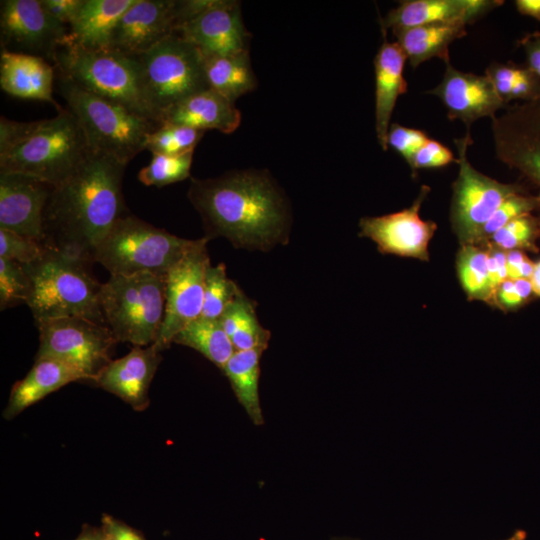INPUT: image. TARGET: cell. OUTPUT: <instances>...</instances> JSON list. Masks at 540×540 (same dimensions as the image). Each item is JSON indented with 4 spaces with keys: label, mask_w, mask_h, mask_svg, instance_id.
<instances>
[{
    "label": "cell",
    "mask_w": 540,
    "mask_h": 540,
    "mask_svg": "<svg viewBox=\"0 0 540 540\" xmlns=\"http://www.w3.org/2000/svg\"><path fill=\"white\" fill-rule=\"evenodd\" d=\"M188 198L202 218L208 239L224 237L237 248L262 251L288 239L289 207L267 171L192 178Z\"/></svg>",
    "instance_id": "1"
},
{
    "label": "cell",
    "mask_w": 540,
    "mask_h": 540,
    "mask_svg": "<svg viewBox=\"0 0 540 540\" xmlns=\"http://www.w3.org/2000/svg\"><path fill=\"white\" fill-rule=\"evenodd\" d=\"M125 167L91 152L74 174L54 187L44 210L45 245L93 263L99 242L129 213L122 193Z\"/></svg>",
    "instance_id": "2"
},
{
    "label": "cell",
    "mask_w": 540,
    "mask_h": 540,
    "mask_svg": "<svg viewBox=\"0 0 540 540\" xmlns=\"http://www.w3.org/2000/svg\"><path fill=\"white\" fill-rule=\"evenodd\" d=\"M90 261L47 246L42 257L23 265L32 288L27 303L35 323L68 317L106 324L101 304V284L90 270Z\"/></svg>",
    "instance_id": "3"
},
{
    "label": "cell",
    "mask_w": 540,
    "mask_h": 540,
    "mask_svg": "<svg viewBox=\"0 0 540 540\" xmlns=\"http://www.w3.org/2000/svg\"><path fill=\"white\" fill-rule=\"evenodd\" d=\"M91 152L76 117L64 109L53 118L30 122L27 133L0 152V173H21L56 187L74 174Z\"/></svg>",
    "instance_id": "4"
},
{
    "label": "cell",
    "mask_w": 540,
    "mask_h": 540,
    "mask_svg": "<svg viewBox=\"0 0 540 540\" xmlns=\"http://www.w3.org/2000/svg\"><path fill=\"white\" fill-rule=\"evenodd\" d=\"M56 85L79 122L90 150L124 165L145 150L147 135L160 125L81 88L57 72Z\"/></svg>",
    "instance_id": "5"
},
{
    "label": "cell",
    "mask_w": 540,
    "mask_h": 540,
    "mask_svg": "<svg viewBox=\"0 0 540 540\" xmlns=\"http://www.w3.org/2000/svg\"><path fill=\"white\" fill-rule=\"evenodd\" d=\"M53 66L81 88L158 122L144 98L135 57L112 49H88L66 38Z\"/></svg>",
    "instance_id": "6"
},
{
    "label": "cell",
    "mask_w": 540,
    "mask_h": 540,
    "mask_svg": "<svg viewBox=\"0 0 540 540\" xmlns=\"http://www.w3.org/2000/svg\"><path fill=\"white\" fill-rule=\"evenodd\" d=\"M199 242L170 234L128 213L97 245L93 262L110 275L150 272L164 275Z\"/></svg>",
    "instance_id": "7"
},
{
    "label": "cell",
    "mask_w": 540,
    "mask_h": 540,
    "mask_svg": "<svg viewBox=\"0 0 540 540\" xmlns=\"http://www.w3.org/2000/svg\"><path fill=\"white\" fill-rule=\"evenodd\" d=\"M100 304L118 342L146 347L160 333L166 307V276L150 272L110 275L101 284Z\"/></svg>",
    "instance_id": "8"
},
{
    "label": "cell",
    "mask_w": 540,
    "mask_h": 540,
    "mask_svg": "<svg viewBox=\"0 0 540 540\" xmlns=\"http://www.w3.org/2000/svg\"><path fill=\"white\" fill-rule=\"evenodd\" d=\"M135 59L144 98L159 123L171 108L209 89L202 53L177 33Z\"/></svg>",
    "instance_id": "9"
},
{
    "label": "cell",
    "mask_w": 540,
    "mask_h": 540,
    "mask_svg": "<svg viewBox=\"0 0 540 540\" xmlns=\"http://www.w3.org/2000/svg\"><path fill=\"white\" fill-rule=\"evenodd\" d=\"M36 326L40 344L35 359L65 363L92 382L113 360L111 352L118 340L105 324L68 317L38 322Z\"/></svg>",
    "instance_id": "10"
},
{
    "label": "cell",
    "mask_w": 540,
    "mask_h": 540,
    "mask_svg": "<svg viewBox=\"0 0 540 540\" xmlns=\"http://www.w3.org/2000/svg\"><path fill=\"white\" fill-rule=\"evenodd\" d=\"M454 143L459 172L453 183L451 222L462 245L474 244L481 228L509 197L525 192L519 184L499 182L476 170L467 151L472 144L470 130Z\"/></svg>",
    "instance_id": "11"
},
{
    "label": "cell",
    "mask_w": 540,
    "mask_h": 540,
    "mask_svg": "<svg viewBox=\"0 0 540 540\" xmlns=\"http://www.w3.org/2000/svg\"><path fill=\"white\" fill-rule=\"evenodd\" d=\"M497 159L519 173L537 190L534 213L540 227V96L516 103L492 119Z\"/></svg>",
    "instance_id": "12"
},
{
    "label": "cell",
    "mask_w": 540,
    "mask_h": 540,
    "mask_svg": "<svg viewBox=\"0 0 540 540\" xmlns=\"http://www.w3.org/2000/svg\"><path fill=\"white\" fill-rule=\"evenodd\" d=\"M208 238L199 239L166 274V307L164 321L154 345L163 351L174 336L188 323L201 317L207 268L211 265L207 252Z\"/></svg>",
    "instance_id": "13"
},
{
    "label": "cell",
    "mask_w": 540,
    "mask_h": 540,
    "mask_svg": "<svg viewBox=\"0 0 540 540\" xmlns=\"http://www.w3.org/2000/svg\"><path fill=\"white\" fill-rule=\"evenodd\" d=\"M0 6L2 49L38 56L53 65L68 27L52 18L40 0H2Z\"/></svg>",
    "instance_id": "14"
},
{
    "label": "cell",
    "mask_w": 540,
    "mask_h": 540,
    "mask_svg": "<svg viewBox=\"0 0 540 540\" xmlns=\"http://www.w3.org/2000/svg\"><path fill=\"white\" fill-rule=\"evenodd\" d=\"M429 191L428 186H422L412 205L401 211L362 218L359 222L360 236L375 242L383 254L428 261V245L437 225L431 220H423L419 211Z\"/></svg>",
    "instance_id": "15"
},
{
    "label": "cell",
    "mask_w": 540,
    "mask_h": 540,
    "mask_svg": "<svg viewBox=\"0 0 540 540\" xmlns=\"http://www.w3.org/2000/svg\"><path fill=\"white\" fill-rule=\"evenodd\" d=\"M199 49L203 56L228 55L248 51L251 34L241 16L240 3L209 0L200 13L176 30Z\"/></svg>",
    "instance_id": "16"
},
{
    "label": "cell",
    "mask_w": 540,
    "mask_h": 540,
    "mask_svg": "<svg viewBox=\"0 0 540 540\" xmlns=\"http://www.w3.org/2000/svg\"><path fill=\"white\" fill-rule=\"evenodd\" d=\"M177 28L175 0H134L118 20L110 49L127 56H139Z\"/></svg>",
    "instance_id": "17"
},
{
    "label": "cell",
    "mask_w": 540,
    "mask_h": 540,
    "mask_svg": "<svg viewBox=\"0 0 540 540\" xmlns=\"http://www.w3.org/2000/svg\"><path fill=\"white\" fill-rule=\"evenodd\" d=\"M54 186L21 173H0V229L43 242V218Z\"/></svg>",
    "instance_id": "18"
},
{
    "label": "cell",
    "mask_w": 540,
    "mask_h": 540,
    "mask_svg": "<svg viewBox=\"0 0 540 540\" xmlns=\"http://www.w3.org/2000/svg\"><path fill=\"white\" fill-rule=\"evenodd\" d=\"M445 65L442 80L429 93L441 100L450 120H460L470 130L476 120L493 119L499 110L508 107L485 75L460 71L451 62Z\"/></svg>",
    "instance_id": "19"
},
{
    "label": "cell",
    "mask_w": 540,
    "mask_h": 540,
    "mask_svg": "<svg viewBox=\"0 0 540 540\" xmlns=\"http://www.w3.org/2000/svg\"><path fill=\"white\" fill-rule=\"evenodd\" d=\"M162 360L161 351L152 344L134 346L125 356L112 360L93 382L141 411L149 406V388Z\"/></svg>",
    "instance_id": "20"
},
{
    "label": "cell",
    "mask_w": 540,
    "mask_h": 540,
    "mask_svg": "<svg viewBox=\"0 0 540 540\" xmlns=\"http://www.w3.org/2000/svg\"><path fill=\"white\" fill-rule=\"evenodd\" d=\"M503 4L501 0H405L380 20L381 30L457 21L468 25Z\"/></svg>",
    "instance_id": "21"
},
{
    "label": "cell",
    "mask_w": 540,
    "mask_h": 540,
    "mask_svg": "<svg viewBox=\"0 0 540 540\" xmlns=\"http://www.w3.org/2000/svg\"><path fill=\"white\" fill-rule=\"evenodd\" d=\"M55 80V68L47 60L34 55L1 50L0 85L6 93L22 99L48 102L60 112L64 108L53 98Z\"/></svg>",
    "instance_id": "22"
},
{
    "label": "cell",
    "mask_w": 540,
    "mask_h": 540,
    "mask_svg": "<svg viewBox=\"0 0 540 540\" xmlns=\"http://www.w3.org/2000/svg\"><path fill=\"white\" fill-rule=\"evenodd\" d=\"M384 41L374 58L375 71V129L378 142L385 151L388 149L387 136L391 116L399 96L408 90L403 76L406 56L401 47L386 40V31L381 30Z\"/></svg>",
    "instance_id": "23"
},
{
    "label": "cell",
    "mask_w": 540,
    "mask_h": 540,
    "mask_svg": "<svg viewBox=\"0 0 540 540\" xmlns=\"http://www.w3.org/2000/svg\"><path fill=\"white\" fill-rule=\"evenodd\" d=\"M241 113L235 103L209 88L196 93L167 111L160 124H177L206 131L215 129L224 134L240 125Z\"/></svg>",
    "instance_id": "24"
},
{
    "label": "cell",
    "mask_w": 540,
    "mask_h": 540,
    "mask_svg": "<svg viewBox=\"0 0 540 540\" xmlns=\"http://www.w3.org/2000/svg\"><path fill=\"white\" fill-rule=\"evenodd\" d=\"M77 381L86 379L71 366L49 358L35 359L26 376L13 385L3 417L13 419L50 393Z\"/></svg>",
    "instance_id": "25"
},
{
    "label": "cell",
    "mask_w": 540,
    "mask_h": 540,
    "mask_svg": "<svg viewBox=\"0 0 540 540\" xmlns=\"http://www.w3.org/2000/svg\"><path fill=\"white\" fill-rule=\"evenodd\" d=\"M134 0H83L67 39L94 50L110 49L113 30Z\"/></svg>",
    "instance_id": "26"
},
{
    "label": "cell",
    "mask_w": 540,
    "mask_h": 540,
    "mask_svg": "<svg viewBox=\"0 0 540 540\" xmlns=\"http://www.w3.org/2000/svg\"><path fill=\"white\" fill-rule=\"evenodd\" d=\"M464 22H445L394 31L397 44L412 68L432 58L450 62L449 47L466 35Z\"/></svg>",
    "instance_id": "27"
},
{
    "label": "cell",
    "mask_w": 540,
    "mask_h": 540,
    "mask_svg": "<svg viewBox=\"0 0 540 540\" xmlns=\"http://www.w3.org/2000/svg\"><path fill=\"white\" fill-rule=\"evenodd\" d=\"M203 65L209 88L234 103L257 87L249 51L203 56Z\"/></svg>",
    "instance_id": "28"
},
{
    "label": "cell",
    "mask_w": 540,
    "mask_h": 540,
    "mask_svg": "<svg viewBox=\"0 0 540 540\" xmlns=\"http://www.w3.org/2000/svg\"><path fill=\"white\" fill-rule=\"evenodd\" d=\"M263 351H235L222 369L237 400L255 425L264 423L259 396L260 360Z\"/></svg>",
    "instance_id": "29"
},
{
    "label": "cell",
    "mask_w": 540,
    "mask_h": 540,
    "mask_svg": "<svg viewBox=\"0 0 540 540\" xmlns=\"http://www.w3.org/2000/svg\"><path fill=\"white\" fill-rule=\"evenodd\" d=\"M219 321L236 351L267 349L270 332L261 326L253 302L243 293L226 308Z\"/></svg>",
    "instance_id": "30"
},
{
    "label": "cell",
    "mask_w": 540,
    "mask_h": 540,
    "mask_svg": "<svg viewBox=\"0 0 540 540\" xmlns=\"http://www.w3.org/2000/svg\"><path fill=\"white\" fill-rule=\"evenodd\" d=\"M172 343L200 352L221 370L236 351L220 321L202 317L184 326Z\"/></svg>",
    "instance_id": "31"
},
{
    "label": "cell",
    "mask_w": 540,
    "mask_h": 540,
    "mask_svg": "<svg viewBox=\"0 0 540 540\" xmlns=\"http://www.w3.org/2000/svg\"><path fill=\"white\" fill-rule=\"evenodd\" d=\"M499 98L508 105L513 100L526 102L540 96V78L527 66L514 62H493L485 70Z\"/></svg>",
    "instance_id": "32"
},
{
    "label": "cell",
    "mask_w": 540,
    "mask_h": 540,
    "mask_svg": "<svg viewBox=\"0 0 540 540\" xmlns=\"http://www.w3.org/2000/svg\"><path fill=\"white\" fill-rule=\"evenodd\" d=\"M489 248L465 244L457 254V273L461 286L470 300L490 303L488 285Z\"/></svg>",
    "instance_id": "33"
},
{
    "label": "cell",
    "mask_w": 540,
    "mask_h": 540,
    "mask_svg": "<svg viewBox=\"0 0 540 540\" xmlns=\"http://www.w3.org/2000/svg\"><path fill=\"white\" fill-rule=\"evenodd\" d=\"M243 292L228 278L223 263L209 266L205 275L204 303L201 317L219 320L226 308Z\"/></svg>",
    "instance_id": "34"
},
{
    "label": "cell",
    "mask_w": 540,
    "mask_h": 540,
    "mask_svg": "<svg viewBox=\"0 0 540 540\" xmlns=\"http://www.w3.org/2000/svg\"><path fill=\"white\" fill-rule=\"evenodd\" d=\"M204 133L183 125L160 124L147 135L145 149L152 154H184L194 151Z\"/></svg>",
    "instance_id": "35"
},
{
    "label": "cell",
    "mask_w": 540,
    "mask_h": 540,
    "mask_svg": "<svg viewBox=\"0 0 540 540\" xmlns=\"http://www.w3.org/2000/svg\"><path fill=\"white\" fill-rule=\"evenodd\" d=\"M194 151L179 155L152 154L149 164L138 173L146 186L163 187L190 177Z\"/></svg>",
    "instance_id": "36"
},
{
    "label": "cell",
    "mask_w": 540,
    "mask_h": 540,
    "mask_svg": "<svg viewBox=\"0 0 540 540\" xmlns=\"http://www.w3.org/2000/svg\"><path fill=\"white\" fill-rule=\"evenodd\" d=\"M538 238H540L538 220L535 214H526L503 226L486 243L505 252L512 250L537 252Z\"/></svg>",
    "instance_id": "37"
},
{
    "label": "cell",
    "mask_w": 540,
    "mask_h": 540,
    "mask_svg": "<svg viewBox=\"0 0 540 540\" xmlns=\"http://www.w3.org/2000/svg\"><path fill=\"white\" fill-rule=\"evenodd\" d=\"M31 280L23 265L0 257V308L5 310L27 304L31 295Z\"/></svg>",
    "instance_id": "38"
},
{
    "label": "cell",
    "mask_w": 540,
    "mask_h": 540,
    "mask_svg": "<svg viewBox=\"0 0 540 540\" xmlns=\"http://www.w3.org/2000/svg\"><path fill=\"white\" fill-rule=\"evenodd\" d=\"M539 206V198L521 192L507 198L481 228L474 244H485L493 234L517 217L534 214Z\"/></svg>",
    "instance_id": "39"
},
{
    "label": "cell",
    "mask_w": 540,
    "mask_h": 540,
    "mask_svg": "<svg viewBox=\"0 0 540 540\" xmlns=\"http://www.w3.org/2000/svg\"><path fill=\"white\" fill-rule=\"evenodd\" d=\"M47 246L35 238L0 229V257L30 264L44 255Z\"/></svg>",
    "instance_id": "40"
},
{
    "label": "cell",
    "mask_w": 540,
    "mask_h": 540,
    "mask_svg": "<svg viewBox=\"0 0 540 540\" xmlns=\"http://www.w3.org/2000/svg\"><path fill=\"white\" fill-rule=\"evenodd\" d=\"M428 139L427 133L423 130L391 123L387 136V146L400 154L409 165L415 153Z\"/></svg>",
    "instance_id": "41"
},
{
    "label": "cell",
    "mask_w": 540,
    "mask_h": 540,
    "mask_svg": "<svg viewBox=\"0 0 540 540\" xmlns=\"http://www.w3.org/2000/svg\"><path fill=\"white\" fill-rule=\"evenodd\" d=\"M454 162L457 163V158L447 146L429 138L415 153L409 167L415 175L420 169L442 168Z\"/></svg>",
    "instance_id": "42"
},
{
    "label": "cell",
    "mask_w": 540,
    "mask_h": 540,
    "mask_svg": "<svg viewBox=\"0 0 540 540\" xmlns=\"http://www.w3.org/2000/svg\"><path fill=\"white\" fill-rule=\"evenodd\" d=\"M533 294L529 279H506L498 288L495 303L502 309H516Z\"/></svg>",
    "instance_id": "43"
},
{
    "label": "cell",
    "mask_w": 540,
    "mask_h": 540,
    "mask_svg": "<svg viewBox=\"0 0 540 540\" xmlns=\"http://www.w3.org/2000/svg\"><path fill=\"white\" fill-rule=\"evenodd\" d=\"M488 248V285L490 293V303H495V297L498 288L506 279H508L506 267V252L497 249L490 244Z\"/></svg>",
    "instance_id": "44"
},
{
    "label": "cell",
    "mask_w": 540,
    "mask_h": 540,
    "mask_svg": "<svg viewBox=\"0 0 540 540\" xmlns=\"http://www.w3.org/2000/svg\"><path fill=\"white\" fill-rule=\"evenodd\" d=\"M101 528L105 540H146L140 531L109 514L102 515Z\"/></svg>",
    "instance_id": "45"
},
{
    "label": "cell",
    "mask_w": 540,
    "mask_h": 540,
    "mask_svg": "<svg viewBox=\"0 0 540 540\" xmlns=\"http://www.w3.org/2000/svg\"><path fill=\"white\" fill-rule=\"evenodd\" d=\"M46 12L60 24L69 27L83 0H40Z\"/></svg>",
    "instance_id": "46"
},
{
    "label": "cell",
    "mask_w": 540,
    "mask_h": 540,
    "mask_svg": "<svg viewBox=\"0 0 540 540\" xmlns=\"http://www.w3.org/2000/svg\"><path fill=\"white\" fill-rule=\"evenodd\" d=\"M535 263L523 251L506 252L507 278L510 280L530 279Z\"/></svg>",
    "instance_id": "47"
},
{
    "label": "cell",
    "mask_w": 540,
    "mask_h": 540,
    "mask_svg": "<svg viewBox=\"0 0 540 540\" xmlns=\"http://www.w3.org/2000/svg\"><path fill=\"white\" fill-rule=\"evenodd\" d=\"M526 56V66L540 78V32L525 35L519 41Z\"/></svg>",
    "instance_id": "48"
},
{
    "label": "cell",
    "mask_w": 540,
    "mask_h": 540,
    "mask_svg": "<svg viewBox=\"0 0 540 540\" xmlns=\"http://www.w3.org/2000/svg\"><path fill=\"white\" fill-rule=\"evenodd\" d=\"M514 3L521 15L540 21V0H516Z\"/></svg>",
    "instance_id": "49"
},
{
    "label": "cell",
    "mask_w": 540,
    "mask_h": 540,
    "mask_svg": "<svg viewBox=\"0 0 540 540\" xmlns=\"http://www.w3.org/2000/svg\"><path fill=\"white\" fill-rule=\"evenodd\" d=\"M75 540H105L101 526L84 525Z\"/></svg>",
    "instance_id": "50"
},
{
    "label": "cell",
    "mask_w": 540,
    "mask_h": 540,
    "mask_svg": "<svg viewBox=\"0 0 540 540\" xmlns=\"http://www.w3.org/2000/svg\"><path fill=\"white\" fill-rule=\"evenodd\" d=\"M533 295L540 297V261L535 263L533 273L530 277Z\"/></svg>",
    "instance_id": "51"
},
{
    "label": "cell",
    "mask_w": 540,
    "mask_h": 540,
    "mask_svg": "<svg viewBox=\"0 0 540 540\" xmlns=\"http://www.w3.org/2000/svg\"><path fill=\"white\" fill-rule=\"evenodd\" d=\"M527 532L522 529L515 530L510 536L501 540H526Z\"/></svg>",
    "instance_id": "52"
},
{
    "label": "cell",
    "mask_w": 540,
    "mask_h": 540,
    "mask_svg": "<svg viewBox=\"0 0 540 540\" xmlns=\"http://www.w3.org/2000/svg\"><path fill=\"white\" fill-rule=\"evenodd\" d=\"M330 540H361L355 537H349V536H336L332 537Z\"/></svg>",
    "instance_id": "53"
}]
</instances>
